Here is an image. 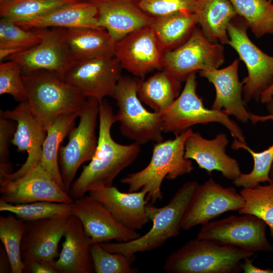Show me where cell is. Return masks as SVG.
<instances>
[{"mask_svg": "<svg viewBox=\"0 0 273 273\" xmlns=\"http://www.w3.org/2000/svg\"><path fill=\"white\" fill-rule=\"evenodd\" d=\"M99 131L95 153L89 164L83 167L72 184L69 194L73 199L91 190L112 186L115 178L138 157L140 145L133 142L122 145L115 142L111 129L117 122L112 108L105 100L99 102Z\"/></svg>", "mask_w": 273, "mask_h": 273, "instance_id": "6da1fadb", "label": "cell"}, {"mask_svg": "<svg viewBox=\"0 0 273 273\" xmlns=\"http://www.w3.org/2000/svg\"><path fill=\"white\" fill-rule=\"evenodd\" d=\"M199 185L195 181L185 183L169 203L162 207L148 203L146 209L152 221V226L144 235L129 241L105 242L100 245L110 252L127 255L150 251L161 247L168 239L178 235L183 218Z\"/></svg>", "mask_w": 273, "mask_h": 273, "instance_id": "7a4b0ae2", "label": "cell"}, {"mask_svg": "<svg viewBox=\"0 0 273 273\" xmlns=\"http://www.w3.org/2000/svg\"><path fill=\"white\" fill-rule=\"evenodd\" d=\"M193 131L190 128L173 139L156 143L148 165L121 179L122 184L128 185V192L146 191V199L153 204L163 198L161 185L165 178L173 180L191 173L194 167L185 156V143Z\"/></svg>", "mask_w": 273, "mask_h": 273, "instance_id": "3957f363", "label": "cell"}, {"mask_svg": "<svg viewBox=\"0 0 273 273\" xmlns=\"http://www.w3.org/2000/svg\"><path fill=\"white\" fill-rule=\"evenodd\" d=\"M29 107L44 129L60 115L81 113L87 98L56 73L44 70L22 72Z\"/></svg>", "mask_w": 273, "mask_h": 273, "instance_id": "277c9868", "label": "cell"}, {"mask_svg": "<svg viewBox=\"0 0 273 273\" xmlns=\"http://www.w3.org/2000/svg\"><path fill=\"white\" fill-rule=\"evenodd\" d=\"M255 254L197 238L170 254L163 269L168 273H239L243 270L244 260Z\"/></svg>", "mask_w": 273, "mask_h": 273, "instance_id": "5b68a950", "label": "cell"}, {"mask_svg": "<svg viewBox=\"0 0 273 273\" xmlns=\"http://www.w3.org/2000/svg\"><path fill=\"white\" fill-rule=\"evenodd\" d=\"M248 28L242 17L233 19L228 27V44L237 52L247 68L248 75L242 81L244 102L265 104L273 97V56L252 41L247 33Z\"/></svg>", "mask_w": 273, "mask_h": 273, "instance_id": "8992f818", "label": "cell"}, {"mask_svg": "<svg viewBox=\"0 0 273 273\" xmlns=\"http://www.w3.org/2000/svg\"><path fill=\"white\" fill-rule=\"evenodd\" d=\"M196 72L190 74L178 97L160 112L163 132L179 134L197 124L219 123L225 126L234 139L246 144L243 132L222 110L206 108L196 92Z\"/></svg>", "mask_w": 273, "mask_h": 273, "instance_id": "52a82bcc", "label": "cell"}, {"mask_svg": "<svg viewBox=\"0 0 273 273\" xmlns=\"http://www.w3.org/2000/svg\"><path fill=\"white\" fill-rule=\"evenodd\" d=\"M140 79L121 76L113 96L118 106L115 114L125 137L141 145L163 141L160 113L148 111L138 94Z\"/></svg>", "mask_w": 273, "mask_h": 273, "instance_id": "ba28073f", "label": "cell"}, {"mask_svg": "<svg viewBox=\"0 0 273 273\" xmlns=\"http://www.w3.org/2000/svg\"><path fill=\"white\" fill-rule=\"evenodd\" d=\"M224 60L223 44L211 41L196 26L185 42L164 52L162 68L182 82L193 72L218 69Z\"/></svg>", "mask_w": 273, "mask_h": 273, "instance_id": "9c48e42d", "label": "cell"}, {"mask_svg": "<svg viewBox=\"0 0 273 273\" xmlns=\"http://www.w3.org/2000/svg\"><path fill=\"white\" fill-rule=\"evenodd\" d=\"M99 113V102L87 98L79 115L78 125L70 132L67 145L60 146V169L64 189L68 193L79 167L85 162L90 161L95 153L98 144L96 128Z\"/></svg>", "mask_w": 273, "mask_h": 273, "instance_id": "30bf717a", "label": "cell"}, {"mask_svg": "<svg viewBox=\"0 0 273 273\" xmlns=\"http://www.w3.org/2000/svg\"><path fill=\"white\" fill-rule=\"evenodd\" d=\"M267 226L262 220L251 214L231 215L202 225L197 238L254 253L271 252L273 245L266 237Z\"/></svg>", "mask_w": 273, "mask_h": 273, "instance_id": "8fae6325", "label": "cell"}, {"mask_svg": "<svg viewBox=\"0 0 273 273\" xmlns=\"http://www.w3.org/2000/svg\"><path fill=\"white\" fill-rule=\"evenodd\" d=\"M122 69L115 56L102 57L74 62L61 78L87 98L100 102L113 97Z\"/></svg>", "mask_w": 273, "mask_h": 273, "instance_id": "7c38bea8", "label": "cell"}, {"mask_svg": "<svg viewBox=\"0 0 273 273\" xmlns=\"http://www.w3.org/2000/svg\"><path fill=\"white\" fill-rule=\"evenodd\" d=\"M165 50L151 26L127 34L116 43L115 57L122 69L143 79L155 70H162Z\"/></svg>", "mask_w": 273, "mask_h": 273, "instance_id": "4fadbf2b", "label": "cell"}, {"mask_svg": "<svg viewBox=\"0 0 273 273\" xmlns=\"http://www.w3.org/2000/svg\"><path fill=\"white\" fill-rule=\"evenodd\" d=\"M244 200L236 189L223 187L210 177L199 185L183 218L181 228L189 230L203 225L222 213L239 211Z\"/></svg>", "mask_w": 273, "mask_h": 273, "instance_id": "5bb4252c", "label": "cell"}, {"mask_svg": "<svg viewBox=\"0 0 273 273\" xmlns=\"http://www.w3.org/2000/svg\"><path fill=\"white\" fill-rule=\"evenodd\" d=\"M0 200L13 204L50 201L72 203L73 199L39 164L19 178L0 181Z\"/></svg>", "mask_w": 273, "mask_h": 273, "instance_id": "9a60e30c", "label": "cell"}, {"mask_svg": "<svg viewBox=\"0 0 273 273\" xmlns=\"http://www.w3.org/2000/svg\"><path fill=\"white\" fill-rule=\"evenodd\" d=\"M0 116L15 121L17 126L11 143L19 152L26 151V160L14 172L0 177V181L13 180L22 176L39 163L47 131L32 112L27 101L20 102L13 109L1 110Z\"/></svg>", "mask_w": 273, "mask_h": 273, "instance_id": "2e32d148", "label": "cell"}, {"mask_svg": "<svg viewBox=\"0 0 273 273\" xmlns=\"http://www.w3.org/2000/svg\"><path fill=\"white\" fill-rule=\"evenodd\" d=\"M72 215L80 220L90 244L112 240L127 242L141 236L120 223L101 202L89 195L73 200Z\"/></svg>", "mask_w": 273, "mask_h": 273, "instance_id": "e0dca14e", "label": "cell"}, {"mask_svg": "<svg viewBox=\"0 0 273 273\" xmlns=\"http://www.w3.org/2000/svg\"><path fill=\"white\" fill-rule=\"evenodd\" d=\"M40 30L42 38L38 44L14 54L6 60L16 61L22 72L44 70L61 78L74 62L62 39L60 28Z\"/></svg>", "mask_w": 273, "mask_h": 273, "instance_id": "ac0fdd59", "label": "cell"}, {"mask_svg": "<svg viewBox=\"0 0 273 273\" xmlns=\"http://www.w3.org/2000/svg\"><path fill=\"white\" fill-rule=\"evenodd\" d=\"M69 217L25 221L21 243V256L24 263L31 260L54 263L59 255L58 245L64 236Z\"/></svg>", "mask_w": 273, "mask_h": 273, "instance_id": "d6986e66", "label": "cell"}, {"mask_svg": "<svg viewBox=\"0 0 273 273\" xmlns=\"http://www.w3.org/2000/svg\"><path fill=\"white\" fill-rule=\"evenodd\" d=\"M228 144L229 140L224 133L207 139L199 132L193 131L185 143V156L195 161L209 175L214 170L218 171L224 177L233 181L242 172L238 161L226 153Z\"/></svg>", "mask_w": 273, "mask_h": 273, "instance_id": "ffe728a7", "label": "cell"}, {"mask_svg": "<svg viewBox=\"0 0 273 273\" xmlns=\"http://www.w3.org/2000/svg\"><path fill=\"white\" fill-rule=\"evenodd\" d=\"M98 9L99 25L117 42L154 20L139 6V0H87Z\"/></svg>", "mask_w": 273, "mask_h": 273, "instance_id": "44dd1931", "label": "cell"}, {"mask_svg": "<svg viewBox=\"0 0 273 273\" xmlns=\"http://www.w3.org/2000/svg\"><path fill=\"white\" fill-rule=\"evenodd\" d=\"M239 59L235 60L222 69H213L199 72L215 87V98L211 109L222 110L228 116H233L242 123L250 120L251 112L243 98V83L239 77Z\"/></svg>", "mask_w": 273, "mask_h": 273, "instance_id": "7402d4cb", "label": "cell"}, {"mask_svg": "<svg viewBox=\"0 0 273 273\" xmlns=\"http://www.w3.org/2000/svg\"><path fill=\"white\" fill-rule=\"evenodd\" d=\"M89 194L101 202L117 221L130 229H141L150 221L146 209L147 193L144 190L124 193L112 186L91 190Z\"/></svg>", "mask_w": 273, "mask_h": 273, "instance_id": "603a6c76", "label": "cell"}, {"mask_svg": "<svg viewBox=\"0 0 273 273\" xmlns=\"http://www.w3.org/2000/svg\"><path fill=\"white\" fill-rule=\"evenodd\" d=\"M64 237L62 250L53 263L58 273L95 272L91 244L78 217L73 215L68 217Z\"/></svg>", "mask_w": 273, "mask_h": 273, "instance_id": "cb8c5ba5", "label": "cell"}, {"mask_svg": "<svg viewBox=\"0 0 273 273\" xmlns=\"http://www.w3.org/2000/svg\"><path fill=\"white\" fill-rule=\"evenodd\" d=\"M60 29L62 39L74 62L115 55L116 42L105 29Z\"/></svg>", "mask_w": 273, "mask_h": 273, "instance_id": "d4e9b609", "label": "cell"}, {"mask_svg": "<svg viewBox=\"0 0 273 273\" xmlns=\"http://www.w3.org/2000/svg\"><path fill=\"white\" fill-rule=\"evenodd\" d=\"M98 14V9L94 4L86 0L64 6L39 17L16 24L26 29L47 28L104 29L99 25Z\"/></svg>", "mask_w": 273, "mask_h": 273, "instance_id": "484cf974", "label": "cell"}, {"mask_svg": "<svg viewBox=\"0 0 273 273\" xmlns=\"http://www.w3.org/2000/svg\"><path fill=\"white\" fill-rule=\"evenodd\" d=\"M194 13L201 29L211 41L228 44V25L238 16L230 0H199Z\"/></svg>", "mask_w": 273, "mask_h": 273, "instance_id": "4316f807", "label": "cell"}, {"mask_svg": "<svg viewBox=\"0 0 273 273\" xmlns=\"http://www.w3.org/2000/svg\"><path fill=\"white\" fill-rule=\"evenodd\" d=\"M79 114L80 113H71L59 116L47 128V135L42 144L39 164L64 190L59 152L62 142L75 126L76 119Z\"/></svg>", "mask_w": 273, "mask_h": 273, "instance_id": "83f0119b", "label": "cell"}, {"mask_svg": "<svg viewBox=\"0 0 273 273\" xmlns=\"http://www.w3.org/2000/svg\"><path fill=\"white\" fill-rule=\"evenodd\" d=\"M181 88V82L162 69L146 80L140 79L138 94L141 101L160 113L178 97Z\"/></svg>", "mask_w": 273, "mask_h": 273, "instance_id": "f1b7e54d", "label": "cell"}, {"mask_svg": "<svg viewBox=\"0 0 273 273\" xmlns=\"http://www.w3.org/2000/svg\"><path fill=\"white\" fill-rule=\"evenodd\" d=\"M198 24L194 12L181 11L154 17L151 25L165 52L185 42Z\"/></svg>", "mask_w": 273, "mask_h": 273, "instance_id": "f546056e", "label": "cell"}, {"mask_svg": "<svg viewBox=\"0 0 273 273\" xmlns=\"http://www.w3.org/2000/svg\"><path fill=\"white\" fill-rule=\"evenodd\" d=\"M269 120L273 121V114L262 116L251 113L250 120L254 125L258 122ZM231 147L233 150L242 148L247 151L251 155L254 162L253 169L250 172L241 173L239 177L233 180L234 185L243 188H253L260 183L270 182L269 172L273 163V143L267 149L256 152L246 144L234 139Z\"/></svg>", "mask_w": 273, "mask_h": 273, "instance_id": "4dcf8cb0", "label": "cell"}, {"mask_svg": "<svg viewBox=\"0 0 273 273\" xmlns=\"http://www.w3.org/2000/svg\"><path fill=\"white\" fill-rule=\"evenodd\" d=\"M81 0H12L0 5L1 19L26 22Z\"/></svg>", "mask_w": 273, "mask_h": 273, "instance_id": "1f68e13d", "label": "cell"}, {"mask_svg": "<svg viewBox=\"0 0 273 273\" xmlns=\"http://www.w3.org/2000/svg\"><path fill=\"white\" fill-rule=\"evenodd\" d=\"M256 38L273 34L272 0H230Z\"/></svg>", "mask_w": 273, "mask_h": 273, "instance_id": "d6a6232c", "label": "cell"}, {"mask_svg": "<svg viewBox=\"0 0 273 273\" xmlns=\"http://www.w3.org/2000/svg\"><path fill=\"white\" fill-rule=\"evenodd\" d=\"M240 193L244 204L238 211L239 214H251L262 220L269 228L270 236L273 238V184L244 188Z\"/></svg>", "mask_w": 273, "mask_h": 273, "instance_id": "836d02e7", "label": "cell"}, {"mask_svg": "<svg viewBox=\"0 0 273 273\" xmlns=\"http://www.w3.org/2000/svg\"><path fill=\"white\" fill-rule=\"evenodd\" d=\"M0 211H8L24 221L72 215V203L37 201L13 204L0 200Z\"/></svg>", "mask_w": 273, "mask_h": 273, "instance_id": "e575fe53", "label": "cell"}, {"mask_svg": "<svg viewBox=\"0 0 273 273\" xmlns=\"http://www.w3.org/2000/svg\"><path fill=\"white\" fill-rule=\"evenodd\" d=\"M25 221L12 214L0 216V239L9 260L11 272H23L25 264L21 256V243Z\"/></svg>", "mask_w": 273, "mask_h": 273, "instance_id": "d590c367", "label": "cell"}, {"mask_svg": "<svg viewBox=\"0 0 273 273\" xmlns=\"http://www.w3.org/2000/svg\"><path fill=\"white\" fill-rule=\"evenodd\" d=\"M90 251L97 273H138L140 271L132 265L136 259L135 255L110 252L100 243L91 244Z\"/></svg>", "mask_w": 273, "mask_h": 273, "instance_id": "8d00e7d4", "label": "cell"}, {"mask_svg": "<svg viewBox=\"0 0 273 273\" xmlns=\"http://www.w3.org/2000/svg\"><path fill=\"white\" fill-rule=\"evenodd\" d=\"M41 38L40 29H24L13 22L1 19L0 48L24 51L38 44Z\"/></svg>", "mask_w": 273, "mask_h": 273, "instance_id": "74e56055", "label": "cell"}, {"mask_svg": "<svg viewBox=\"0 0 273 273\" xmlns=\"http://www.w3.org/2000/svg\"><path fill=\"white\" fill-rule=\"evenodd\" d=\"M0 94L10 95L19 103L27 101V91L22 77L21 67L15 61L1 62Z\"/></svg>", "mask_w": 273, "mask_h": 273, "instance_id": "f35d334b", "label": "cell"}, {"mask_svg": "<svg viewBox=\"0 0 273 273\" xmlns=\"http://www.w3.org/2000/svg\"><path fill=\"white\" fill-rule=\"evenodd\" d=\"M199 0H139L141 9L149 15L157 17L175 12H194Z\"/></svg>", "mask_w": 273, "mask_h": 273, "instance_id": "ab89813d", "label": "cell"}, {"mask_svg": "<svg viewBox=\"0 0 273 273\" xmlns=\"http://www.w3.org/2000/svg\"><path fill=\"white\" fill-rule=\"evenodd\" d=\"M14 121L0 116V177L12 172L9 150L17 126Z\"/></svg>", "mask_w": 273, "mask_h": 273, "instance_id": "60d3db41", "label": "cell"}, {"mask_svg": "<svg viewBox=\"0 0 273 273\" xmlns=\"http://www.w3.org/2000/svg\"><path fill=\"white\" fill-rule=\"evenodd\" d=\"M23 272L58 273L53 264L39 260H31L24 263Z\"/></svg>", "mask_w": 273, "mask_h": 273, "instance_id": "b9f144b4", "label": "cell"}, {"mask_svg": "<svg viewBox=\"0 0 273 273\" xmlns=\"http://www.w3.org/2000/svg\"><path fill=\"white\" fill-rule=\"evenodd\" d=\"M253 260L251 257L244 260L242 270L244 273H273L272 269H263L255 266L253 264Z\"/></svg>", "mask_w": 273, "mask_h": 273, "instance_id": "7bdbcfd3", "label": "cell"}, {"mask_svg": "<svg viewBox=\"0 0 273 273\" xmlns=\"http://www.w3.org/2000/svg\"><path fill=\"white\" fill-rule=\"evenodd\" d=\"M8 257L7 256V253L5 250L1 249V269L0 272H7V267H6V261H8Z\"/></svg>", "mask_w": 273, "mask_h": 273, "instance_id": "ee69618b", "label": "cell"}, {"mask_svg": "<svg viewBox=\"0 0 273 273\" xmlns=\"http://www.w3.org/2000/svg\"><path fill=\"white\" fill-rule=\"evenodd\" d=\"M265 104L267 111L270 114H273V97Z\"/></svg>", "mask_w": 273, "mask_h": 273, "instance_id": "f6af8a7d", "label": "cell"}, {"mask_svg": "<svg viewBox=\"0 0 273 273\" xmlns=\"http://www.w3.org/2000/svg\"><path fill=\"white\" fill-rule=\"evenodd\" d=\"M269 178H270V182L269 183L273 184V163L271 165L270 172H269Z\"/></svg>", "mask_w": 273, "mask_h": 273, "instance_id": "bcb514c9", "label": "cell"}, {"mask_svg": "<svg viewBox=\"0 0 273 273\" xmlns=\"http://www.w3.org/2000/svg\"><path fill=\"white\" fill-rule=\"evenodd\" d=\"M12 0H0V5Z\"/></svg>", "mask_w": 273, "mask_h": 273, "instance_id": "7dc6e473", "label": "cell"}]
</instances>
